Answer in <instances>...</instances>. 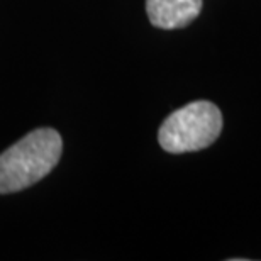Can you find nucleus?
<instances>
[{
  "label": "nucleus",
  "mask_w": 261,
  "mask_h": 261,
  "mask_svg": "<svg viewBox=\"0 0 261 261\" xmlns=\"http://www.w3.org/2000/svg\"><path fill=\"white\" fill-rule=\"evenodd\" d=\"M222 130V114L207 100L187 103L161 124L158 141L168 153L180 154L208 148Z\"/></svg>",
  "instance_id": "nucleus-2"
},
{
  "label": "nucleus",
  "mask_w": 261,
  "mask_h": 261,
  "mask_svg": "<svg viewBox=\"0 0 261 261\" xmlns=\"http://www.w3.org/2000/svg\"><path fill=\"white\" fill-rule=\"evenodd\" d=\"M63 141L55 129H36L0 154V194L38 184L58 165Z\"/></svg>",
  "instance_id": "nucleus-1"
},
{
  "label": "nucleus",
  "mask_w": 261,
  "mask_h": 261,
  "mask_svg": "<svg viewBox=\"0 0 261 261\" xmlns=\"http://www.w3.org/2000/svg\"><path fill=\"white\" fill-rule=\"evenodd\" d=\"M202 0H146L149 22L160 29H178L198 17Z\"/></svg>",
  "instance_id": "nucleus-3"
}]
</instances>
